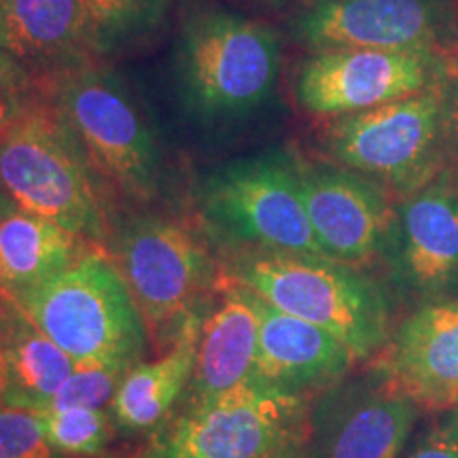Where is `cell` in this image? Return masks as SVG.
Listing matches in <instances>:
<instances>
[{
	"mask_svg": "<svg viewBox=\"0 0 458 458\" xmlns=\"http://www.w3.org/2000/svg\"><path fill=\"white\" fill-rule=\"evenodd\" d=\"M221 272L276 310L329 331L354 359L376 357L388 344L385 291L354 266L320 255L233 250Z\"/></svg>",
	"mask_w": 458,
	"mask_h": 458,
	"instance_id": "obj_1",
	"label": "cell"
},
{
	"mask_svg": "<svg viewBox=\"0 0 458 458\" xmlns=\"http://www.w3.org/2000/svg\"><path fill=\"white\" fill-rule=\"evenodd\" d=\"M15 303L79 365L130 371L140 363L145 320L114 261L98 246Z\"/></svg>",
	"mask_w": 458,
	"mask_h": 458,
	"instance_id": "obj_2",
	"label": "cell"
},
{
	"mask_svg": "<svg viewBox=\"0 0 458 458\" xmlns=\"http://www.w3.org/2000/svg\"><path fill=\"white\" fill-rule=\"evenodd\" d=\"M89 165L55 106L37 105L0 130V189L11 202L98 246L105 216Z\"/></svg>",
	"mask_w": 458,
	"mask_h": 458,
	"instance_id": "obj_3",
	"label": "cell"
},
{
	"mask_svg": "<svg viewBox=\"0 0 458 458\" xmlns=\"http://www.w3.org/2000/svg\"><path fill=\"white\" fill-rule=\"evenodd\" d=\"M280 66L272 28L232 11L189 17L176 47L182 100L199 117L236 119L270 98Z\"/></svg>",
	"mask_w": 458,
	"mask_h": 458,
	"instance_id": "obj_4",
	"label": "cell"
},
{
	"mask_svg": "<svg viewBox=\"0 0 458 458\" xmlns=\"http://www.w3.org/2000/svg\"><path fill=\"white\" fill-rule=\"evenodd\" d=\"M206 227L233 250L323 255L303 202L300 159L263 153L221 165L204 181Z\"/></svg>",
	"mask_w": 458,
	"mask_h": 458,
	"instance_id": "obj_5",
	"label": "cell"
},
{
	"mask_svg": "<svg viewBox=\"0 0 458 458\" xmlns=\"http://www.w3.org/2000/svg\"><path fill=\"white\" fill-rule=\"evenodd\" d=\"M310 416L306 394L249 377L219 397L187 403L145 458H272L310 437Z\"/></svg>",
	"mask_w": 458,
	"mask_h": 458,
	"instance_id": "obj_6",
	"label": "cell"
},
{
	"mask_svg": "<svg viewBox=\"0 0 458 458\" xmlns=\"http://www.w3.org/2000/svg\"><path fill=\"white\" fill-rule=\"evenodd\" d=\"M327 153L344 168L377 182L401 199L442 172L445 139L442 85L408 98L340 114L325 131Z\"/></svg>",
	"mask_w": 458,
	"mask_h": 458,
	"instance_id": "obj_7",
	"label": "cell"
},
{
	"mask_svg": "<svg viewBox=\"0 0 458 458\" xmlns=\"http://www.w3.org/2000/svg\"><path fill=\"white\" fill-rule=\"evenodd\" d=\"M114 266L140 317L156 335H176L189 314L202 310L221 272L191 229L159 216H140L123 227Z\"/></svg>",
	"mask_w": 458,
	"mask_h": 458,
	"instance_id": "obj_8",
	"label": "cell"
},
{
	"mask_svg": "<svg viewBox=\"0 0 458 458\" xmlns=\"http://www.w3.org/2000/svg\"><path fill=\"white\" fill-rule=\"evenodd\" d=\"M54 106L77 134L91 165L130 196L156 193L157 145L130 94L111 72L83 62L55 72Z\"/></svg>",
	"mask_w": 458,
	"mask_h": 458,
	"instance_id": "obj_9",
	"label": "cell"
},
{
	"mask_svg": "<svg viewBox=\"0 0 458 458\" xmlns=\"http://www.w3.org/2000/svg\"><path fill=\"white\" fill-rule=\"evenodd\" d=\"M399 289L422 303L458 297V182L442 176L394 208L385 246Z\"/></svg>",
	"mask_w": 458,
	"mask_h": 458,
	"instance_id": "obj_10",
	"label": "cell"
},
{
	"mask_svg": "<svg viewBox=\"0 0 458 458\" xmlns=\"http://www.w3.org/2000/svg\"><path fill=\"white\" fill-rule=\"evenodd\" d=\"M428 54L377 49L318 51L297 72V102L314 114H351L431 88Z\"/></svg>",
	"mask_w": 458,
	"mask_h": 458,
	"instance_id": "obj_11",
	"label": "cell"
},
{
	"mask_svg": "<svg viewBox=\"0 0 458 458\" xmlns=\"http://www.w3.org/2000/svg\"><path fill=\"white\" fill-rule=\"evenodd\" d=\"M450 28L442 0H317L297 21L318 51L377 49L433 55Z\"/></svg>",
	"mask_w": 458,
	"mask_h": 458,
	"instance_id": "obj_12",
	"label": "cell"
},
{
	"mask_svg": "<svg viewBox=\"0 0 458 458\" xmlns=\"http://www.w3.org/2000/svg\"><path fill=\"white\" fill-rule=\"evenodd\" d=\"M300 172L308 219L325 257L363 266L385 253L394 215L385 189L344 165L300 162Z\"/></svg>",
	"mask_w": 458,
	"mask_h": 458,
	"instance_id": "obj_13",
	"label": "cell"
},
{
	"mask_svg": "<svg viewBox=\"0 0 458 458\" xmlns=\"http://www.w3.org/2000/svg\"><path fill=\"white\" fill-rule=\"evenodd\" d=\"M418 405L374 369L365 380L335 386L310 416L317 458H399Z\"/></svg>",
	"mask_w": 458,
	"mask_h": 458,
	"instance_id": "obj_14",
	"label": "cell"
},
{
	"mask_svg": "<svg viewBox=\"0 0 458 458\" xmlns=\"http://www.w3.org/2000/svg\"><path fill=\"white\" fill-rule=\"evenodd\" d=\"M376 371L418 408H458V300L422 303L411 312Z\"/></svg>",
	"mask_w": 458,
	"mask_h": 458,
	"instance_id": "obj_15",
	"label": "cell"
},
{
	"mask_svg": "<svg viewBox=\"0 0 458 458\" xmlns=\"http://www.w3.org/2000/svg\"><path fill=\"white\" fill-rule=\"evenodd\" d=\"M259 344L255 380L280 391L306 394L334 386L351 369L352 352L329 331L259 300Z\"/></svg>",
	"mask_w": 458,
	"mask_h": 458,
	"instance_id": "obj_16",
	"label": "cell"
},
{
	"mask_svg": "<svg viewBox=\"0 0 458 458\" xmlns=\"http://www.w3.org/2000/svg\"><path fill=\"white\" fill-rule=\"evenodd\" d=\"M221 301L206 312L199 331L189 403L232 391L253 376L259 344V297L221 272Z\"/></svg>",
	"mask_w": 458,
	"mask_h": 458,
	"instance_id": "obj_17",
	"label": "cell"
},
{
	"mask_svg": "<svg viewBox=\"0 0 458 458\" xmlns=\"http://www.w3.org/2000/svg\"><path fill=\"white\" fill-rule=\"evenodd\" d=\"M89 249L57 223L0 202V293L11 301L64 274Z\"/></svg>",
	"mask_w": 458,
	"mask_h": 458,
	"instance_id": "obj_18",
	"label": "cell"
},
{
	"mask_svg": "<svg viewBox=\"0 0 458 458\" xmlns=\"http://www.w3.org/2000/svg\"><path fill=\"white\" fill-rule=\"evenodd\" d=\"M204 317L206 308L189 314L165 354L148 363H136L123 376L108 405L123 431L139 433L159 425L191 385Z\"/></svg>",
	"mask_w": 458,
	"mask_h": 458,
	"instance_id": "obj_19",
	"label": "cell"
},
{
	"mask_svg": "<svg viewBox=\"0 0 458 458\" xmlns=\"http://www.w3.org/2000/svg\"><path fill=\"white\" fill-rule=\"evenodd\" d=\"M91 47L83 0H9L3 49L21 64H81ZM57 71V72H60Z\"/></svg>",
	"mask_w": 458,
	"mask_h": 458,
	"instance_id": "obj_20",
	"label": "cell"
},
{
	"mask_svg": "<svg viewBox=\"0 0 458 458\" xmlns=\"http://www.w3.org/2000/svg\"><path fill=\"white\" fill-rule=\"evenodd\" d=\"M7 393L3 403L45 411L62 385L79 368L66 351L49 340L15 301L4 303Z\"/></svg>",
	"mask_w": 458,
	"mask_h": 458,
	"instance_id": "obj_21",
	"label": "cell"
},
{
	"mask_svg": "<svg viewBox=\"0 0 458 458\" xmlns=\"http://www.w3.org/2000/svg\"><path fill=\"white\" fill-rule=\"evenodd\" d=\"M165 0H83L91 47L111 51L159 21Z\"/></svg>",
	"mask_w": 458,
	"mask_h": 458,
	"instance_id": "obj_22",
	"label": "cell"
},
{
	"mask_svg": "<svg viewBox=\"0 0 458 458\" xmlns=\"http://www.w3.org/2000/svg\"><path fill=\"white\" fill-rule=\"evenodd\" d=\"M41 416L49 444L68 458L96 456L111 442L113 422L105 410H47Z\"/></svg>",
	"mask_w": 458,
	"mask_h": 458,
	"instance_id": "obj_23",
	"label": "cell"
},
{
	"mask_svg": "<svg viewBox=\"0 0 458 458\" xmlns=\"http://www.w3.org/2000/svg\"><path fill=\"white\" fill-rule=\"evenodd\" d=\"M0 458H68L49 444L41 411L0 403Z\"/></svg>",
	"mask_w": 458,
	"mask_h": 458,
	"instance_id": "obj_24",
	"label": "cell"
},
{
	"mask_svg": "<svg viewBox=\"0 0 458 458\" xmlns=\"http://www.w3.org/2000/svg\"><path fill=\"white\" fill-rule=\"evenodd\" d=\"M128 371L117 368H102V365H79L72 376L62 385L60 391L51 399L47 410L68 408H94L102 410L111 405V401L122 385ZM45 410V411H47Z\"/></svg>",
	"mask_w": 458,
	"mask_h": 458,
	"instance_id": "obj_25",
	"label": "cell"
},
{
	"mask_svg": "<svg viewBox=\"0 0 458 458\" xmlns=\"http://www.w3.org/2000/svg\"><path fill=\"white\" fill-rule=\"evenodd\" d=\"M41 105L34 100V83L26 66L0 49V130Z\"/></svg>",
	"mask_w": 458,
	"mask_h": 458,
	"instance_id": "obj_26",
	"label": "cell"
},
{
	"mask_svg": "<svg viewBox=\"0 0 458 458\" xmlns=\"http://www.w3.org/2000/svg\"><path fill=\"white\" fill-rule=\"evenodd\" d=\"M405 458H458V418L450 414L427 428Z\"/></svg>",
	"mask_w": 458,
	"mask_h": 458,
	"instance_id": "obj_27",
	"label": "cell"
},
{
	"mask_svg": "<svg viewBox=\"0 0 458 458\" xmlns=\"http://www.w3.org/2000/svg\"><path fill=\"white\" fill-rule=\"evenodd\" d=\"M442 113L445 148L458 157V64L442 83Z\"/></svg>",
	"mask_w": 458,
	"mask_h": 458,
	"instance_id": "obj_28",
	"label": "cell"
},
{
	"mask_svg": "<svg viewBox=\"0 0 458 458\" xmlns=\"http://www.w3.org/2000/svg\"><path fill=\"white\" fill-rule=\"evenodd\" d=\"M9 297L0 293V403L7 393V357H4V303Z\"/></svg>",
	"mask_w": 458,
	"mask_h": 458,
	"instance_id": "obj_29",
	"label": "cell"
},
{
	"mask_svg": "<svg viewBox=\"0 0 458 458\" xmlns=\"http://www.w3.org/2000/svg\"><path fill=\"white\" fill-rule=\"evenodd\" d=\"M272 458H317V456H314L312 442H310V437H308V439H303V442L286 445L284 450H280L278 454H274Z\"/></svg>",
	"mask_w": 458,
	"mask_h": 458,
	"instance_id": "obj_30",
	"label": "cell"
},
{
	"mask_svg": "<svg viewBox=\"0 0 458 458\" xmlns=\"http://www.w3.org/2000/svg\"><path fill=\"white\" fill-rule=\"evenodd\" d=\"M7 4L9 0H0V49H3V41H4V17H7Z\"/></svg>",
	"mask_w": 458,
	"mask_h": 458,
	"instance_id": "obj_31",
	"label": "cell"
},
{
	"mask_svg": "<svg viewBox=\"0 0 458 458\" xmlns=\"http://www.w3.org/2000/svg\"><path fill=\"white\" fill-rule=\"evenodd\" d=\"M454 414H456V418H458V408H456V411H454Z\"/></svg>",
	"mask_w": 458,
	"mask_h": 458,
	"instance_id": "obj_32",
	"label": "cell"
}]
</instances>
